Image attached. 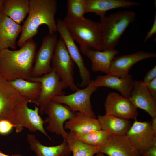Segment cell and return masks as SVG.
Returning a JSON list of instances; mask_svg holds the SVG:
<instances>
[{
	"instance_id": "cell-1",
	"label": "cell",
	"mask_w": 156,
	"mask_h": 156,
	"mask_svg": "<svg viewBox=\"0 0 156 156\" xmlns=\"http://www.w3.org/2000/svg\"><path fill=\"white\" fill-rule=\"evenodd\" d=\"M37 47L33 38L18 50L8 49L0 51V74L9 81L17 79L29 81L34 62Z\"/></svg>"
},
{
	"instance_id": "cell-2",
	"label": "cell",
	"mask_w": 156,
	"mask_h": 156,
	"mask_svg": "<svg viewBox=\"0 0 156 156\" xmlns=\"http://www.w3.org/2000/svg\"><path fill=\"white\" fill-rule=\"evenodd\" d=\"M55 0H29V10L27 18L22 26L21 34L18 42V46L22 47L28 40L32 38L38 33L40 25H46L49 34L57 31L55 17L57 9Z\"/></svg>"
},
{
	"instance_id": "cell-3",
	"label": "cell",
	"mask_w": 156,
	"mask_h": 156,
	"mask_svg": "<svg viewBox=\"0 0 156 156\" xmlns=\"http://www.w3.org/2000/svg\"><path fill=\"white\" fill-rule=\"evenodd\" d=\"M28 103L0 74V121H9L21 132L25 127Z\"/></svg>"
},
{
	"instance_id": "cell-4",
	"label": "cell",
	"mask_w": 156,
	"mask_h": 156,
	"mask_svg": "<svg viewBox=\"0 0 156 156\" xmlns=\"http://www.w3.org/2000/svg\"><path fill=\"white\" fill-rule=\"evenodd\" d=\"M63 20L73 39L81 47L103 51V34L100 22L86 18L75 19L66 16Z\"/></svg>"
},
{
	"instance_id": "cell-5",
	"label": "cell",
	"mask_w": 156,
	"mask_h": 156,
	"mask_svg": "<svg viewBox=\"0 0 156 156\" xmlns=\"http://www.w3.org/2000/svg\"><path fill=\"white\" fill-rule=\"evenodd\" d=\"M136 16L135 12L124 10L100 19L103 34V51L114 49L121 36Z\"/></svg>"
},
{
	"instance_id": "cell-6",
	"label": "cell",
	"mask_w": 156,
	"mask_h": 156,
	"mask_svg": "<svg viewBox=\"0 0 156 156\" xmlns=\"http://www.w3.org/2000/svg\"><path fill=\"white\" fill-rule=\"evenodd\" d=\"M29 81L39 82L41 84L39 96L34 103L39 107L41 115L43 114L44 109L50 101L55 96L65 95L63 90L68 87L52 68L50 73L40 77H31Z\"/></svg>"
},
{
	"instance_id": "cell-7",
	"label": "cell",
	"mask_w": 156,
	"mask_h": 156,
	"mask_svg": "<svg viewBox=\"0 0 156 156\" xmlns=\"http://www.w3.org/2000/svg\"><path fill=\"white\" fill-rule=\"evenodd\" d=\"M52 68L62 80L73 91L78 88L74 80V62L60 36L55 45L51 59Z\"/></svg>"
},
{
	"instance_id": "cell-8",
	"label": "cell",
	"mask_w": 156,
	"mask_h": 156,
	"mask_svg": "<svg viewBox=\"0 0 156 156\" xmlns=\"http://www.w3.org/2000/svg\"><path fill=\"white\" fill-rule=\"evenodd\" d=\"M77 112L67 106L52 99L47 105L44 110V113L47 115L44 120L45 123H48L45 129L58 136H61L63 139H65L68 133L65 130L64 123L66 120L74 117Z\"/></svg>"
},
{
	"instance_id": "cell-9",
	"label": "cell",
	"mask_w": 156,
	"mask_h": 156,
	"mask_svg": "<svg viewBox=\"0 0 156 156\" xmlns=\"http://www.w3.org/2000/svg\"><path fill=\"white\" fill-rule=\"evenodd\" d=\"M97 89L93 85L92 80H91L88 86L83 89H78L70 94L56 96L52 99L67 106L73 111L96 118L91 105L90 98L91 94Z\"/></svg>"
},
{
	"instance_id": "cell-10",
	"label": "cell",
	"mask_w": 156,
	"mask_h": 156,
	"mask_svg": "<svg viewBox=\"0 0 156 156\" xmlns=\"http://www.w3.org/2000/svg\"><path fill=\"white\" fill-rule=\"evenodd\" d=\"M56 23L57 31L60 34L70 56L79 69L82 81L78 86L80 87H86L91 80L90 73L84 65L80 51L63 20L59 19Z\"/></svg>"
},
{
	"instance_id": "cell-11",
	"label": "cell",
	"mask_w": 156,
	"mask_h": 156,
	"mask_svg": "<svg viewBox=\"0 0 156 156\" xmlns=\"http://www.w3.org/2000/svg\"><path fill=\"white\" fill-rule=\"evenodd\" d=\"M57 40L55 33L48 34L43 38L41 45L35 55L31 77H40L51 71V62Z\"/></svg>"
},
{
	"instance_id": "cell-12",
	"label": "cell",
	"mask_w": 156,
	"mask_h": 156,
	"mask_svg": "<svg viewBox=\"0 0 156 156\" xmlns=\"http://www.w3.org/2000/svg\"><path fill=\"white\" fill-rule=\"evenodd\" d=\"M151 123L135 119L126 135L140 154L156 145V134L152 130Z\"/></svg>"
},
{
	"instance_id": "cell-13",
	"label": "cell",
	"mask_w": 156,
	"mask_h": 156,
	"mask_svg": "<svg viewBox=\"0 0 156 156\" xmlns=\"http://www.w3.org/2000/svg\"><path fill=\"white\" fill-rule=\"evenodd\" d=\"M105 114L129 120L137 119L136 108L128 99L116 92H111L107 96L105 103Z\"/></svg>"
},
{
	"instance_id": "cell-14",
	"label": "cell",
	"mask_w": 156,
	"mask_h": 156,
	"mask_svg": "<svg viewBox=\"0 0 156 156\" xmlns=\"http://www.w3.org/2000/svg\"><path fill=\"white\" fill-rule=\"evenodd\" d=\"M97 148L108 156H141L126 135H109L107 142Z\"/></svg>"
},
{
	"instance_id": "cell-15",
	"label": "cell",
	"mask_w": 156,
	"mask_h": 156,
	"mask_svg": "<svg viewBox=\"0 0 156 156\" xmlns=\"http://www.w3.org/2000/svg\"><path fill=\"white\" fill-rule=\"evenodd\" d=\"M155 53L139 51L134 53L115 57L111 64L108 74L123 77L128 75L132 66L144 59L156 57Z\"/></svg>"
},
{
	"instance_id": "cell-16",
	"label": "cell",
	"mask_w": 156,
	"mask_h": 156,
	"mask_svg": "<svg viewBox=\"0 0 156 156\" xmlns=\"http://www.w3.org/2000/svg\"><path fill=\"white\" fill-rule=\"evenodd\" d=\"M128 99L136 108L145 111L152 118L156 117V101L141 81L134 80L131 94Z\"/></svg>"
},
{
	"instance_id": "cell-17",
	"label": "cell",
	"mask_w": 156,
	"mask_h": 156,
	"mask_svg": "<svg viewBox=\"0 0 156 156\" xmlns=\"http://www.w3.org/2000/svg\"><path fill=\"white\" fill-rule=\"evenodd\" d=\"M92 80L93 85L97 88L103 86L116 90L121 96L128 99L131 95L134 82L129 74L123 77L111 74L99 75Z\"/></svg>"
},
{
	"instance_id": "cell-18",
	"label": "cell",
	"mask_w": 156,
	"mask_h": 156,
	"mask_svg": "<svg viewBox=\"0 0 156 156\" xmlns=\"http://www.w3.org/2000/svg\"><path fill=\"white\" fill-rule=\"evenodd\" d=\"M22 26L0 12V51L10 48H16V39Z\"/></svg>"
},
{
	"instance_id": "cell-19",
	"label": "cell",
	"mask_w": 156,
	"mask_h": 156,
	"mask_svg": "<svg viewBox=\"0 0 156 156\" xmlns=\"http://www.w3.org/2000/svg\"><path fill=\"white\" fill-rule=\"evenodd\" d=\"M80 50L91 62L92 70L108 74L112 61L118 53L114 49L102 51H96L80 47Z\"/></svg>"
},
{
	"instance_id": "cell-20",
	"label": "cell",
	"mask_w": 156,
	"mask_h": 156,
	"mask_svg": "<svg viewBox=\"0 0 156 156\" xmlns=\"http://www.w3.org/2000/svg\"><path fill=\"white\" fill-rule=\"evenodd\" d=\"M139 4L137 2L127 0H85V13L94 12L101 19L106 12L120 8H129Z\"/></svg>"
},
{
	"instance_id": "cell-21",
	"label": "cell",
	"mask_w": 156,
	"mask_h": 156,
	"mask_svg": "<svg viewBox=\"0 0 156 156\" xmlns=\"http://www.w3.org/2000/svg\"><path fill=\"white\" fill-rule=\"evenodd\" d=\"M64 129L76 134H83L101 129L97 119L77 112L76 115L66 121Z\"/></svg>"
},
{
	"instance_id": "cell-22",
	"label": "cell",
	"mask_w": 156,
	"mask_h": 156,
	"mask_svg": "<svg viewBox=\"0 0 156 156\" xmlns=\"http://www.w3.org/2000/svg\"><path fill=\"white\" fill-rule=\"evenodd\" d=\"M27 140L36 156H69L71 153L65 139L60 144L49 146L42 144L32 134H27Z\"/></svg>"
},
{
	"instance_id": "cell-23",
	"label": "cell",
	"mask_w": 156,
	"mask_h": 156,
	"mask_svg": "<svg viewBox=\"0 0 156 156\" xmlns=\"http://www.w3.org/2000/svg\"><path fill=\"white\" fill-rule=\"evenodd\" d=\"M97 119L101 129L109 135H126L131 126L129 120L111 115H98Z\"/></svg>"
},
{
	"instance_id": "cell-24",
	"label": "cell",
	"mask_w": 156,
	"mask_h": 156,
	"mask_svg": "<svg viewBox=\"0 0 156 156\" xmlns=\"http://www.w3.org/2000/svg\"><path fill=\"white\" fill-rule=\"evenodd\" d=\"M29 10V0H4L2 11L15 22L20 25Z\"/></svg>"
},
{
	"instance_id": "cell-25",
	"label": "cell",
	"mask_w": 156,
	"mask_h": 156,
	"mask_svg": "<svg viewBox=\"0 0 156 156\" xmlns=\"http://www.w3.org/2000/svg\"><path fill=\"white\" fill-rule=\"evenodd\" d=\"M9 82L21 96L29 99L30 103H34L38 98L41 91L40 83L21 79Z\"/></svg>"
},
{
	"instance_id": "cell-26",
	"label": "cell",
	"mask_w": 156,
	"mask_h": 156,
	"mask_svg": "<svg viewBox=\"0 0 156 156\" xmlns=\"http://www.w3.org/2000/svg\"><path fill=\"white\" fill-rule=\"evenodd\" d=\"M65 140L73 156H93L99 152L97 147L87 144L79 140L72 132L68 133Z\"/></svg>"
},
{
	"instance_id": "cell-27",
	"label": "cell",
	"mask_w": 156,
	"mask_h": 156,
	"mask_svg": "<svg viewBox=\"0 0 156 156\" xmlns=\"http://www.w3.org/2000/svg\"><path fill=\"white\" fill-rule=\"evenodd\" d=\"M39 113L38 107L35 106L34 109L27 107L25 127L31 132H36L38 131L51 140V138L48 136L44 127V124L45 122Z\"/></svg>"
},
{
	"instance_id": "cell-28",
	"label": "cell",
	"mask_w": 156,
	"mask_h": 156,
	"mask_svg": "<svg viewBox=\"0 0 156 156\" xmlns=\"http://www.w3.org/2000/svg\"><path fill=\"white\" fill-rule=\"evenodd\" d=\"M79 140L88 145L96 147L104 144L109 135L101 129L83 134H76Z\"/></svg>"
},
{
	"instance_id": "cell-29",
	"label": "cell",
	"mask_w": 156,
	"mask_h": 156,
	"mask_svg": "<svg viewBox=\"0 0 156 156\" xmlns=\"http://www.w3.org/2000/svg\"><path fill=\"white\" fill-rule=\"evenodd\" d=\"M66 16L73 18L83 19L85 18V0H68Z\"/></svg>"
},
{
	"instance_id": "cell-30",
	"label": "cell",
	"mask_w": 156,
	"mask_h": 156,
	"mask_svg": "<svg viewBox=\"0 0 156 156\" xmlns=\"http://www.w3.org/2000/svg\"><path fill=\"white\" fill-rule=\"evenodd\" d=\"M14 126L9 121L3 120L0 121V134H6L9 133Z\"/></svg>"
},
{
	"instance_id": "cell-31",
	"label": "cell",
	"mask_w": 156,
	"mask_h": 156,
	"mask_svg": "<svg viewBox=\"0 0 156 156\" xmlns=\"http://www.w3.org/2000/svg\"><path fill=\"white\" fill-rule=\"evenodd\" d=\"M156 78V66L148 71L141 82L143 84L146 83Z\"/></svg>"
},
{
	"instance_id": "cell-32",
	"label": "cell",
	"mask_w": 156,
	"mask_h": 156,
	"mask_svg": "<svg viewBox=\"0 0 156 156\" xmlns=\"http://www.w3.org/2000/svg\"><path fill=\"white\" fill-rule=\"evenodd\" d=\"M144 84L154 99L156 101V78L149 82Z\"/></svg>"
},
{
	"instance_id": "cell-33",
	"label": "cell",
	"mask_w": 156,
	"mask_h": 156,
	"mask_svg": "<svg viewBox=\"0 0 156 156\" xmlns=\"http://www.w3.org/2000/svg\"><path fill=\"white\" fill-rule=\"evenodd\" d=\"M156 33V14H155V18L153 25L150 30L146 34L144 40V42H146L150 39L152 36Z\"/></svg>"
},
{
	"instance_id": "cell-34",
	"label": "cell",
	"mask_w": 156,
	"mask_h": 156,
	"mask_svg": "<svg viewBox=\"0 0 156 156\" xmlns=\"http://www.w3.org/2000/svg\"><path fill=\"white\" fill-rule=\"evenodd\" d=\"M141 156H156V145L151 147L148 150L141 153Z\"/></svg>"
},
{
	"instance_id": "cell-35",
	"label": "cell",
	"mask_w": 156,
	"mask_h": 156,
	"mask_svg": "<svg viewBox=\"0 0 156 156\" xmlns=\"http://www.w3.org/2000/svg\"><path fill=\"white\" fill-rule=\"evenodd\" d=\"M150 126L153 132L156 134V117L152 118Z\"/></svg>"
},
{
	"instance_id": "cell-36",
	"label": "cell",
	"mask_w": 156,
	"mask_h": 156,
	"mask_svg": "<svg viewBox=\"0 0 156 156\" xmlns=\"http://www.w3.org/2000/svg\"><path fill=\"white\" fill-rule=\"evenodd\" d=\"M0 156H23L21 155L20 154H12L11 155H8L4 153H3L0 151Z\"/></svg>"
},
{
	"instance_id": "cell-37",
	"label": "cell",
	"mask_w": 156,
	"mask_h": 156,
	"mask_svg": "<svg viewBox=\"0 0 156 156\" xmlns=\"http://www.w3.org/2000/svg\"><path fill=\"white\" fill-rule=\"evenodd\" d=\"M95 156H105L103 153L99 152L97 153Z\"/></svg>"
},
{
	"instance_id": "cell-38",
	"label": "cell",
	"mask_w": 156,
	"mask_h": 156,
	"mask_svg": "<svg viewBox=\"0 0 156 156\" xmlns=\"http://www.w3.org/2000/svg\"><path fill=\"white\" fill-rule=\"evenodd\" d=\"M4 0H0V12L1 10Z\"/></svg>"
},
{
	"instance_id": "cell-39",
	"label": "cell",
	"mask_w": 156,
	"mask_h": 156,
	"mask_svg": "<svg viewBox=\"0 0 156 156\" xmlns=\"http://www.w3.org/2000/svg\"><path fill=\"white\" fill-rule=\"evenodd\" d=\"M69 156L65 155V156Z\"/></svg>"
}]
</instances>
